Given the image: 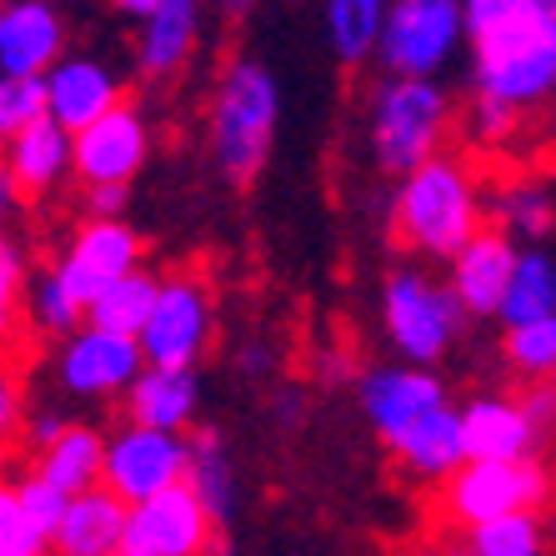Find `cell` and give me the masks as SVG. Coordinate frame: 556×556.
I'll list each match as a JSON object with an SVG mask.
<instances>
[{"label": "cell", "instance_id": "obj_1", "mask_svg": "<svg viewBox=\"0 0 556 556\" xmlns=\"http://www.w3.org/2000/svg\"><path fill=\"white\" fill-rule=\"evenodd\" d=\"M471 80L481 105H496L506 116L536 111L556 96V26L527 0L511 21L471 36Z\"/></svg>", "mask_w": 556, "mask_h": 556}, {"label": "cell", "instance_id": "obj_2", "mask_svg": "<svg viewBox=\"0 0 556 556\" xmlns=\"http://www.w3.org/2000/svg\"><path fill=\"white\" fill-rule=\"evenodd\" d=\"M481 236V191L456 155H437L402 176L396 191V241L421 256H462Z\"/></svg>", "mask_w": 556, "mask_h": 556}, {"label": "cell", "instance_id": "obj_3", "mask_svg": "<svg viewBox=\"0 0 556 556\" xmlns=\"http://www.w3.org/2000/svg\"><path fill=\"white\" fill-rule=\"evenodd\" d=\"M211 155L226 170V181H256L271 155L281 126V86L261 61L226 65L216 96H211Z\"/></svg>", "mask_w": 556, "mask_h": 556}, {"label": "cell", "instance_id": "obj_4", "mask_svg": "<svg viewBox=\"0 0 556 556\" xmlns=\"http://www.w3.org/2000/svg\"><path fill=\"white\" fill-rule=\"evenodd\" d=\"M452 130V101L437 80L391 76L371 105V151L381 170L412 176L441 155V141Z\"/></svg>", "mask_w": 556, "mask_h": 556}, {"label": "cell", "instance_id": "obj_5", "mask_svg": "<svg viewBox=\"0 0 556 556\" xmlns=\"http://www.w3.org/2000/svg\"><path fill=\"white\" fill-rule=\"evenodd\" d=\"M387 337L412 366H431L446 356L456 331L466 326V306L452 286H431L421 271H391L381 291Z\"/></svg>", "mask_w": 556, "mask_h": 556}, {"label": "cell", "instance_id": "obj_6", "mask_svg": "<svg viewBox=\"0 0 556 556\" xmlns=\"http://www.w3.org/2000/svg\"><path fill=\"white\" fill-rule=\"evenodd\" d=\"M552 492L546 466L521 456V462H466L456 477H446V496L441 511L456 527H486L496 517H517V511H536Z\"/></svg>", "mask_w": 556, "mask_h": 556}, {"label": "cell", "instance_id": "obj_7", "mask_svg": "<svg viewBox=\"0 0 556 556\" xmlns=\"http://www.w3.org/2000/svg\"><path fill=\"white\" fill-rule=\"evenodd\" d=\"M466 36V0H391L381 65L391 76L431 80Z\"/></svg>", "mask_w": 556, "mask_h": 556}, {"label": "cell", "instance_id": "obj_8", "mask_svg": "<svg viewBox=\"0 0 556 556\" xmlns=\"http://www.w3.org/2000/svg\"><path fill=\"white\" fill-rule=\"evenodd\" d=\"M186 466H191V441L186 437L126 421L105 446V486L126 506H141L151 496L170 492V486H181Z\"/></svg>", "mask_w": 556, "mask_h": 556}, {"label": "cell", "instance_id": "obj_9", "mask_svg": "<svg viewBox=\"0 0 556 556\" xmlns=\"http://www.w3.org/2000/svg\"><path fill=\"white\" fill-rule=\"evenodd\" d=\"M211 546H216V517L186 481L130 506L126 556H211Z\"/></svg>", "mask_w": 556, "mask_h": 556}, {"label": "cell", "instance_id": "obj_10", "mask_svg": "<svg viewBox=\"0 0 556 556\" xmlns=\"http://www.w3.org/2000/svg\"><path fill=\"white\" fill-rule=\"evenodd\" d=\"M130 271H141V236L130 231L126 220H86L71 251L61 256V266H55L61 286L86 311Z\"/></svg>", "mask_w": 556, "mask_h": 556}, {"label": "cell", "instance_id": "obj_11", "mask_svg": "<svg viewBox=\"0 0 556 556\" xmlns=\"http://www.w3.org/2000/svg\"><path fill=\"white\" fill-rule=\"evenodd\" d=\"M211 341V296L206 286L191 276H170L161 281V301H155L151 326L141 331L146 366H191L201 362V351Z\"/></svg>", "mask_w": 556, "mask_h": 556}, {"label": "cell", "instance_id": "obj_12", "mask_svg": "<svg viewBox=\"0 0 556 556\" xmlns=\"http://www.w3.org/2000/svg\"><path fill=\"white\" fill-rule=\"evenodd\" d=\"M362 406H366V421L376 427V437L387 446H396L427 416H437L446 406V387L427 366H381V371H371L362 381Z\"/></svg>", "mask_w": 556, "mask_h": 556}, {"label": "cell", "instance_id": "obj_13", "mask_svg": "<svg viewBox=\"0 0 556 556\" xmlns=\"http://www.w3.org/2000/svg\"><path fill=\"white\" fill-rule=\"evenodd\" d=\"M146 371V351L136 337H116L101 326H86L61 351V387L71 396H116L130 391Z\"/></svg>", "mask_w": 556, "mask_h": 556}, {"label": "cell", "instance_id": "obj_14", "mask_svg": "<svg viewBox=\"0 0 556 556\" xmlns=\"http://www.w3.org/2000/svg\"><path fill=\"white\" fill-rule=\"evenodd\" d=\"M151 136L136 105H116L91 130L76 136V176L86 186H130V176L146 166Z\"/></svg>", "mask_w": 556, "mask_h": 556}, {"label": "cell", "instance_id": "obj_15", "mask_svg": "<svg viewBox=\"0 0 556 556\" xmlns=\"http://www.w3.org/2000/svg\"><path fill=\"white\" fill-rule=\"evenodd\" d=\"M65 170H76V136L61 126V121H36L30 130L5 141V176H0V191H5V206H15L21 195H46Z\"/></svg>", "mask_w": 556, "mask_h": 556}, {"label": "cell", "instance_id": "obj_16", "mask_svg": "<svg viewBox=\"0 0 556 556\" xmlns=\"http://www.w3.org/2000/svg\"><path fill=\"white\" fill-rule=\"evenodd\" d=\"M65 61V21L51 0H11L0 11V71L51 76Z\"/></svg>", "mask_w": 556, "mask_h": 556}, {"label": "cell", "instance_id": "obj_17", "mask_svg": "<svg viewBox=\"0 0 556 556\" xmlns=\"http://www.w3.org/2000/svg\"><path fill=\"white\" fill-rule=\"evenodd\" d=\"M46 91H51V121H61L71 136L91 130L101 116H111L121 101V76L96 55H65L46 76Z\"/></svg>", "mask_w": 556, "mask_h": 556}, {"label": "cell", "instance_id": "obj_18", "mask_svg": "<svg viewBox=\"0 0 556 556\" xmlns=\"http://www.w3.org/2000/svg\"><path fill=\"white\" fill-rule=\"evenodd\" d=\"M521 266V251L506 231H481L462 256L452 261V291L466 306V316H502L511 276Z\"/></svg>", "mask_w": 556, "mask_h": 556}, {"label": "cell", "instance_id": "obj_19", "mask_svg": "<svg viewBox=\"0 0 556 556\" xmlns=\"http://www.w3.org/2000/svg\"><path fill=\"white\" fill-rule=\"evenodd\" d=\"M126 527L130 506L111 486H96V492L71 502L51 546L55 556H126Z\"/></svg>", "mask_w": 556, "mask_h": 556}, {"label": "cell", "instance_id": "obj_20", "mask_svg": "<svg viewBox=\"0 0 556 556\" xmlns=\"http://www.w3.org/2000/svg\"><path fill=\"white\" fill-rule=\"evenodd\" d=\"M195 40H201V0H166L136 40V71L146 86H161L176 76L195 55Z\"/></svg>", "mask_w": 556, "mask_h": 556}, {"label": "cell", "instance_id": "obj_21", "mask_svg": "<svg viewBox=\"0 0 556 556\" xmlns=\"http://www.w3.org/2000/svg\"><path fill=\"white\" fill-rule=\"evenodd\" d=\"M195 406H201V381H195L191 366H146L141 381L126 391L130 421L151 431H176L181 437L195 421Z\"/></svg>", "mask_w": 556, "mask_h": 556}, {"label": "cell", "instance_id": "obj_22", "mask_svg": "<svg viewBox=\"0 0 556 556\" xmlns=\"http://www.w3.org/2000/svg\"><path fill=\"white\" fill-rule=\"evenodd\" d=\"M466 427V462H521L536 446V427L531 416L521 412V402H506V396H477V402L462 412Z\"/></svg>", "mask_w": 556, "mask_h": 556}, {"label": "cell", "instance_id": "obj_23", "mask_svg": "<svg viewBox=\"0 0 556 556\" xmlns=\"http://www.w3.org/2000/svg\"><path fill=\"white\" fill-rule=\"evenodd\" d=\"M391 452L402 456V466L412 477L421 481H441V477H456L466 466V427H462V412L441 406L437 416H427L412 437H402Z\"/></svg>", "mask_w": 556, "mask_h": 556}, {"label": "cell", "instance_id": "obj_24", "mask_svg": "<svg viewBox=\"0 0 556 556\" xmlns=\"http://www.w3.org/2000/svg\"><path fill=\"white\" fill-rule=\"evenodd\" d=\"M105 446L111 441L91 427H71L55 446H46L36 462V477H46L51 486H61L65 496H86L96 486H105Z\"/></svg>", "mask_w": 556, "mask_h": 556}, {"label": "cell", "instance_id": "obj_25", "mask_svg": "<svg viewBox=\"0 0 556 556\" xmlns=\"http://www.w3.org/2000/svg\"><path fill=\"white\" fill-rule=\"evenodd\" d=\"M387 0H326V30L341 65H362L371 51H381L387 36Z\"/></svg>", "mask_w": 556, "mask_h": 556}, {"label": "cell", "instance_id": "obj_26", "mask_svg": "<svg viewBox=\"0 0 556 556\" xmlns=\"http://www.w3.org/2000/svg\"><path fill=\"white\" fill-rule=\"evenodd\" d=\"M155 301H161V281H155L151 271H130V276H121L91 311H86V321L101 326V331H116V337L141 341V331L155 316Z\"/></svg>", "mask_w": 556, "mask_h": 556}, {"label": "cell", "instance_id": "obj_27", "mask_svg": "<svg viewBox=\"0 0 556 556\" xmlns=\"http://www.w3.org/2000/svg\"><path fill=\"white\" fill-rule=\"evenodd\" d=\"M186 486H191L206 511L220 521L236 517V471H231V456L220 446V431H195L191 437V466H186Z\"/></svg>", "mask_w": 556, "mask_h": 556}, {"label": "cell", "instance_id": "obj_28", "mask_svg": "<svg viewBox=\"0 0 556 556\" xmlns=\"http://www.w3.org/2000/svg\"><path fill=\"white\" fill-rule=\"evenodd\" d=\"M546 316H556V256L521 251V266L511 276V291H506V306H502V321L511 331V326H531V321H546Z\"/></svg>", "mask_w": 556, "mask_h": 556}, {"label": "cell", "instance_id": "obj_29", "mask_svg": "<svg viewBox=\"0 0 556 556\" xmlns=\"http://www.w3.org/2000/svg\"><path fill=\"white\" fill-rule=\"evenodd\" d=\"M506 362L527 381H556V316L506 331Z\"/></svg>", "mask_w": 556, "mask_h": 556}, {"label": "cell", "instance_id": "obj_30", "mask_svg": "<svg viewBox=\"0 0 556 556\" xmlns=\"http://www.w3.org/2000/svg\"><path fill=\"white\" fill-rule=\"evenodd\" d=\"M466 546L477 556H542L546 536H542V521L531 511H517V517H496L486 527H471Z\"/></svg>", "mask_w": 556, "mask_h": 556}, {"label": "cell", "instance_id": "obj_31", "mask_svg": "<svg viewBox=\"0 0 556 556\" xmlns=\"http://www.w3.org/2000/svg\"><path fill=\"white\" fill-rule=\"evenodd\" d=\"M46 116H51L46 76H5L0 80V136H5V141L21 136V130H30Z\"/></svg>", "mask_w": 556, "mask_h": 556}, {"label": "cell", "instance_id": "obj_32", "mask_svg": "<svg viewBox=\"0 0 556 556\" xmlns=\"http://www.w3.org/2000/svg\"><path fill=\"white\" fill-rule=\"evenodd\" d=\"M496 216H502L506 236H546L556 220V206L552 195L536 191V186H506L496 195Z\"/></svg>", "mask_w": 556, "mask_h": 556}, {"label": "cell", "instance_id": "obj_33", "mask_svg": "<svg viewBox=\"0 0 556 556\" xmlns=\"http://www.w3.org/2000/svg\"><path fill=\"white\" fill-rule=\"evenodd\" d=\"M86 316V306H80L71 291L61 286V276H46V281L30 291V321L40 326V331H51V337H76V321Z\"/></svg>", "mask_w": 556, "mask_h": 556}, {"label": "cell", "instance_id": "obj_34", "mask_svg": "<svg viewBox=\"0 0 556 556\" xmlns=\"http://www.w3.org/2000/svg\"><path fill=\"white\" fill-rule=\"evenodd\" d=\"M51 536L26 517V506L15 496V486L0 492V556H46Z\"/></svg>", "mask_w": 556, "mask_h": 556}, {"label": "cell", "instance_id": "obj_35", "mask_svg": "<svg viewBox=\"0 0 556 556\" xmlns=\"http://www.w3.org/2000/svg\"><path fill=\"white\" fill-rule=\"evenodd\" d=\"M11 486H15V496H21V506H26V517L55 542V531H61V521H65V511H71L76 496H65L61 486H51V481L36 477V471L21 477V481H11Z\"/></svg>", "mask_w": 556, "mask_h": 556}, {"label": "cell", "instance_id": "obj_36", "mask_svg": "<svg viewBox=\"0 0 556 556\" xmlns=\"http://www.w3.org/2000/svg\"><path fill=\"white\" fill-rule=\"evenodd\" d=\"M21 281H26V261H21V247H15V241H5V247H0V306H5V321H15Z\"/></svg>", "mask_w": 556, "mask_h": 556}, {"label": "cell", "instance_id": "obj_37", "mask_svg": "<svg viewBox=\"0 0 556 556\" xmlns=\"http://www.w3.org/2000/svg\"><path fill=\"white\" fill-rule=\"evenodd\" d=\"M521 412L531 416V427H536V437L556 431V381H531V391L521 396Z\"/></svg>", "mask_w": 556, "mask_h": 556}, {"label": "cell", "instance_id": "obj_38", "mask_svg": "<svg viewBox=\"0 0 556 556\" xmlns=\"http://www.w3.org/2000/svg\"><path fill=\"white\" fill-rule=\"evenodd\" d=\"M126 195V186H86V211H91V220H121Z\"/></svg>", "mask_w": 556, "mask_h": 556}, {"label": "cell", "instance_id": "obj_39", "mask_svg": "<svg viewBox=\"0 0 556 556\" xmlns=\"http://www.w3.org/2000/svg\"><path fill=\"white\" fill-rule=\"evenodd\" d=\"M65 431H71V421H61V416H51V412H46V416H30V421H26V437L36 441L40 452H46V446H55Z\"/></svg>", "mask_w": 556, "mask_h": 556}, {"label": "cell", "instance_id": "obj_40", "mask_svg": "<svg viewBox=\"0 0 556 556\" xmlns=\"http://www.w3.org/2000/svg\"><path fill=\"white\" fill-rule=\"evenodd\" d=\"M15 416H21V391H15V381H5L0 387V431L15 441Z\"/></svg>", "mask_w": 556, "mask_h": 556}, {"label": "cell", "instance_id": "obj_41", "mask_svg": "<svg viewBox=\"0 0 556 556\" xmlns=\"http://www.w3.org/2000/svg\"><path fill=\"white\" fill-rule=\"evenodd\" d=\"M111 5H116L121 15H130V21H141V26H146V21H151V15L161 11L166 0H111Z\"/></svg>", "mask_w": 556, "mask_h": 556}, {"label": "cell", "instance_id": "obj_42", "mask_svg": "<svg viewBox=\"0 0 556 556\" xmlns=\"http://www.w3.org/2000/svg\"><path fill=\"white\" fill-rule=\"evenodd\" d=\"M241 366H247L251 376H261L266 366H271V356H266V346H261V341H251V346L241 351Z\"/></svg>", "mask_w": 556, "mask_h": 556}, {"label": "cell", "instance_id": "obj_43", "mask_svg": "<svg viewBox=\"0 0 556 556\" xmlns=\"http://www.w3.org/2000/svg\"><path fill=\"white\" fill-rule=\"evenodd\" d=\"M531 11H536V15H546V21H552V26H556V0H531Z\"/></svg>", "mask_w": 556, "mask_h": 556}, {"label": "cell", "instance_id": "obj_44", "mask_svg": "<svg viewBox=\"0 0 556 556\" xmlns=\"http://www.w3.org/2000/svg\"><path fill=\"white\" fill-rule=\"evenodd\" d=\"M220 5H226V11H231V15H241V11H251V0H220Z\"/></svg>", "mask_w": 556, "mask_h": 556}, {"label": "cell", "instance_id": "obj_45", "mask_svg": "<svg viewBox=\"0 0 556 556\" xmlns=\"http://www.w3.org/2000/svg\"><path fill=\"white\" fill-rule=\"evenodd\" d=\"M211 556H231V552H226V546H220V542H216V546H211Z\"/></svg>", "mask_w": 556, "mask_h": 556}, {"label": "cell", "instance_id": "obj_46", "mask_svg": "<svg viewBox=\"0 0 556 556\" xmlns=\"http://www.w3.org/2000/svg\"><path fill=\"white\" fill-rule=\"evenodd\" d=\"M446 556H477V552H471V546H462V552H446Z\"/></svg>", "mask_w": 556, "mask_h": 556}]
</instances>
